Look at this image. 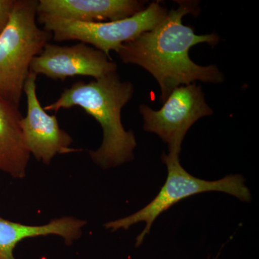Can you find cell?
Instances as JSON below:
<instances>
[{
	"instance_id": "1",
	"label": "cell",
	"mask_w": 259,
	"mask_h": 259,
	"mask_svg": "<svg viewBox=\"0 0 259 259\" xmlns=\"http://www.w3.org/2000/svg\"><path fill=\"white\" fill-rule=\"evenodd\" d=\"M178 3L179 8L170 10L154 28L122 44L117 52L122 62L139 65L153 75L161 89V102L182 84L196 81L220 83L224 79L217 66H199L191 60V48L202 42L214 46L220 38L215 33L197 35L184 25V16L198 14V4Z\"/></svg>"
},
{
	"instance_id": "2",
	"label": "cell",
	"mask_w": 259,
	"mask_h": 259,
	"mask_svg": "<svg viewBox=\"0 0 259 259\" xmlns=\"http://www.w3.org/2000/svg\"><path fill=\"white\" fill-rule=\"evenodd\" d=\"M134 89L130 81H122L116 72L90 82L79 81L66 88L59 99L44 107L46 111L79 107L101 125L103 140L96 151H90L92 160L107 169L134 159L136 138L126 131L121 121V110L132 98Z\"/></svg>"
},
{
	"instance_id": "3",
	"label": "cell",
	"mask_w": 259,
	"mask_h": 259,
	"mask_svg": "<svg viewBox=\"0 0 259 259\" xmlns=\"http://www.w3.org/2000/svg\"><path fill=\"white\" fill-rule=\"evenodd\" d=\"M35 0H15L9 23L0 35V97L20 106L32 59L52 35L37 26Z\"/></svg>"
},
{
	"instance_id": "4",
	"label": "cell",
	"mask_w": 259,
	"mask_h": 259,
	"mask_svg": "<svg viewBox=\"0 0 259 259\" xmlns=\"http://www.w3.org/2000/svg\"><path fill=\"white\" fill-rule=\"evenodd\" d=\"M161 159L166 165L168 175L166 182L156 197L138 212L105 224L106 229L115 232L129 229L130 227L139 223H146L144 231L136 238L137 247L142 244L155 220L161 213L191 196L207 192H221L234 196L243 202L251 200V194L241 175H229L216 181L201 180L191 175L182 167L180 155L163 153Z\"/></svg>"
},
{
	"instance_id": "5",
	"label": "cell",
	"mask_w": 259,
	"mask_h": 259,
	"mask_svg": "<svg viewBox=\"0 0 259 259\" xmlns=\"http://www.w3.org/2000/svg\"><path fill=\"white\" fill-rule=\"evenodd\" d=\"M167 13L166 8L157 2L151 3L137 14L115 21L81 23L38 13L37 20L56 41L79 40L93 46L110 58V51L117 52L122 44L152 30Z\"/></svg>"
},
{
	"instance_id": "6",
	"label": "cell",
	"mask_w": 259,
	"mask_h": 259,
	"mask_svg": "<svg viewBox=\"0 0 259 259\" xmlns=\"http://www.w3.org/2000/svg\"><path fill=\"white\" fill-rule=\"evenodd\" d=\"M159 110L140 106L144 129L159 136L168 145V153L180 155L182 141L196 121L212 115L200 86L196 83L178 87L165 100Z\"/></svg>"
},
{
	"instance_id": "7",
	"label": "cell",
	"mask_w": 259,
	"mask_h": 259,
	"mask_svg": "<svg viewBox=\"0 0 259 259\" xmlns=\"http://www.w3.org/2000/svg\"><path fill=\"white\" fill-rule=\"evenodd\" d=\"M37 75L30 72L24 86L27 97V114L21 121L24 139L30 155L49 165L58 154L79 152L70 147L73 139L59 127L56 115H51L40 105L36 93Z\"/></svg>"
},
{
	"instance_id": "8",
	"label": "cell",
	"mask_w": 259,
	"mask_h": 259,
	"mask_svg": "<svg viewBox=\"0 0 259 259\" xmlns=\"http://www.w3.org/2000/svg\"><path fill=\"white\" fill-rule=\"evenodd\" d=\"M117 64L102 51L80 42L72 47L48 42L40 54L32 59L30 71L49 79L65 80L75 76L95 79L116 72Z\"/></svg>"
},
{
	"instance_id": "9",
	"label": "cell",
	"mask_w": 259,
	"mask_h": 259,
	"mask_svg": "<svg viewBox=\"0 0 259 259\" xmlns=\"http://www.w3.org/2000/svg\"><path fill=\"white\" fill-rule=\"evenodd\" d=\"M144 3L137 0H40L37 13L81 23L115 21L137 14Z\"/></svg>"
},
{
	"instance_id": "10",
	"label": "cell",
	"mask_w": 259,
	"mask_h": 259,
	"mask_svg": "<svg viewBox=\"0 0 259 259\" xmlns=\"http://www.w3.org/2000/svg\"><path fill=\"white\" fill-rule=\"evenodd\" d=\"M20 106L0 97V172L15 179L26 176L30 160L24 139Z\"/></svg>"
},
{
	"instance_id": "11",
	"label": "cell",
	"mask_w": 259,
	"mask_h": 259,
	"mask_svg": "<svg viewBox=\"0 0 259 259\" xmlns=\"http://www.w3.org/2000/svg\"><path fill=\"white\" fill-rule=\"evenodd\" d=\"M86 221L72 217L52 220L42 226H29L0 217V259H15L14 250L23 240L34 237L58 236L67 245L81 236Z\"/></svg>"
},
{
	"instance_id": "12",
	"label": "cell",
	"mask_w": 259,
	"mask_h": 259,
	"mask_svg": "<svg viewBox=\"0 0 259 259\" xmlns=\"http://www.w3.org/2000/svg\"><path fill=\"white\" fill-rule=\"evenodd\" d=\"M15 0H0V35L9 23Z\"/></svg>"
}]
</instances>
